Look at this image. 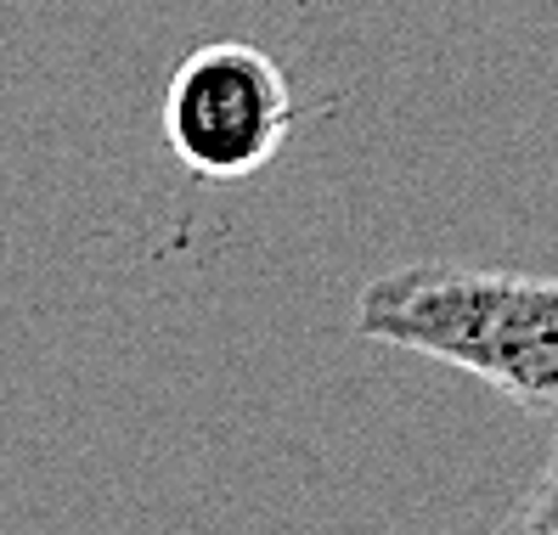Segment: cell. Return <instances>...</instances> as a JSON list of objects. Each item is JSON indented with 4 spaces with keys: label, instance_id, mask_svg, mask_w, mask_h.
Segmentation results:
<instances>
[{
    "label": "cell",
    "instance_id": "6da1fadb",
    "mask_svg": "<svg viewBox=\"0 0 558 535\" xmlns=\"http://www.w3.org/2000/svg\"><path fill=\"white\" fill-rule=\"evenodd\" d=\"M355 332L389 350L446 361L558 417V277L490 265H401L355 299Z\"/></svg>",
    "mask_w": 558,
    "mask_h": 535
},
{
    "label": "cell",
    "instance_id": "7a4b0ae2",
    "mask_svg": "<svg viewBox=\"0 0 558 535\" xmlns=\"http://www.w3.org/2000/svg\"><path fill=\"white\" fill-rule=\"evenodd\" d=\"M288 130V80L248 40H209L186 51L163 90V142L198 181H243L266 170Z\"/></svg>",
    "mask_w": 558,
    "mask_h": 535
},
{
    "label": "cell",
    "instance_id": "3957f363",
    "mask_svg": "<svg viewBox=\"0 0 558 535\" xmlns=\"http://www.w3.org/2000/svg\"><path fill=\"white\" fill-rule=\"evenodd\" d=\"M508 530H519V535H558V446H553L547 467L536 474L531 496L508 513Z\"/></svg>",
    "mask_w": 558,
    "mask_h": 535
}]
</instances>
